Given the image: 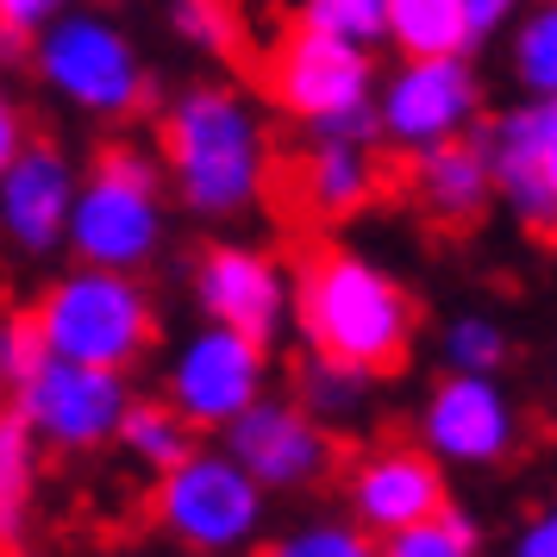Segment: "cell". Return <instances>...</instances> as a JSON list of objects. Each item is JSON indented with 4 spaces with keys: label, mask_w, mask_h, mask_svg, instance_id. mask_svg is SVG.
<instances>
[{
    "label": "cell",
    "mask_w": 557,
    "mask_h": 557,
    "mask_svg": "<svg viewBox=\"0 0 557 557\" xmlns=\"http://www.w3.org/2000/svg\"><path fill=\"white\" fill-rule=\"evenodd\" d=\"M163 182L195 220H245L270 195V126L245 88L188 82L157 126Z\"/></svg>",
    "instance_id": "1"
},
{
    "label": "cell",
    "mask_w": 557,
    "mask_h": 557,
    "mask_svg": "<svg viewBox=\"0 0 557 557\" xmlns=\"http://www.w3.org/2000/svg\"><path fill=\"white\" fill-rule=\"evenodd\" d=\"M295 326L307 351L345 357L370 376L401 370L413 345V301L382 263H370L351 245H320L295 270Z\"/></svg>",
    "instance_id": "2"
},
{
    "label": "cell",
    "mask_w": 557,
    "mask_h": 557,
    "mask_svg": "<svg viewBox=\"0 0 557 557\" xmlns=\"http://www.w3.org/2000/svg\"><path fill=\"white\" fill-rule=\"evenodd\" d=\"M163 163L145 145H101L95 170L76 182L70 201V232L63 251L76 263H107V270H145L163 251Z\"/></svg>",
    "instance_id": "3"
},
{
    "label": "cell",
    "mask_w": 557,
    "mask_h": 557,
    "mask_svg": "<svg viewBox=\"0 0 557 557\" xmlns=\"http://www.w3.org/2000/svg\"><path fill=\"white\" fill-rule=\"evenodd\" d=\"M32 320L51 357H76L101 370H132L157 345V307L138 270H107V263H70L63 276H51Z\"/></svg>",
    "instance_id": "4"
},
{
    "label": "cell",
    "mask_w": 557,
    "mask_h": 557,
    "mask_svg": "<svg viewBox=\"0 0 557 557\" xmlns=\"http://www.w3.org/2000/svg\"><path fill=\"white\" fill-rule=\"evenodd\" d=\"M263 95L282 120L313 138H357L376 145V57L332 32L295 26L263 63Z\"/></svg>",
    "instance_id": "5"
},
{
    "label": "cell",
    "mask_w": 557,
    "mask_h": 557,
    "mask_svg": "<svg viewBox=\"0 0 557 557\" xmlns=\"http://www.w3.org/2000/svg\"><path fill=\"white\" fill-rule=\"evenodd\" d=\"M32 63L57 101L88 120H126L151 101V70L132 45V32L95 7H63L32 38Z\"/></svg>",
    "instance_id": "6"
},
{
    "label": "cell",
    "mask_w": 557,
    "mask_h": 557,
    "mask_svg": "<svg viewBox=\"0 0 557 557\" xmlns=\"http://www.w3.org/2000/svg\"><path fill=\"white\" fill-rule=\"evenodd\" d=\"M263 507L270 495L251 482V470L220 445V451H195L176 457L170 470H157L151 488V520L157 532L201 557H226V552H251L263 532Z\"/></svg>",
    "instance_id": "7"
},
{
    "label": "cell",
    "mask_w": 557,
    "mask_h": 557,
    "mask_svg": "<svg viewBox=\"0 0 557 557\" xmlns=\"http://www.w3.org/2000/svg\"><path fill=\"white\" fill-rule=\"evenodd\" d=\"M482 120V76L470 51L451 57H401L388 76H376V138L395 151H426L445 138L476 132Z\"/></svg>",
    "instance_id": "8"
},
{
    "label": "cell",
    "mask_w": 557,
    "mask_h": 557,
    "mask_svg": "<svg viewBox=\"0 0 557 557\" xmlns=\"http://www.w3.org/2000/svg\"><path fill=\"white\" fill-rule=\"evenodd\" d=\"M7 401L26 413L38 445L51 451H101L126 420L132 382L126 370H101V363H76V357H45Z\"/></svg>",
    "instance_id": "9"
},
{
    "label": "cell",
    "mask_w": 557,
    "mask_h": 557,
    "mask_svg": "<svg viewBox=\"0 0 557 557\" xmlns=\"http://www.w3.org/2000/svg\"><path fill=\"white\" fill-rule=\"evenodd\" d=\"M488 157V182L495 201L532 232V238H557V101H520L476 120L470 132Z\"/></svg>",
    "instance_id": "10"
},
{
    "label": "cell",
    "mask_w": 557,
    "mask_h": 557,
    "mask_svg": "<svg viewBox=\"0 0 557 557\" xmlns=\"http://www.w3.org/2000/svg\"><path fill=\"white\" fill-rule=\"evenodd\" d=\"M263 382H270V357L257 338L232 326H201L188 332L170 357V370H163V395L195 420V432H220L226 420H238L245 407L263 395Z\"/></svg>",
    "instance_id": "11"
},
{
    "label": "cell",
    "mask_w": 557,
    "mask_h": 557,
    "mask_svg": "<svg viewBox=\"0 0 557 557\" xmlns=\"http://www.w3.org/2000/svg\"><path fill=\"white\" fill-rule=\"evenodd\" d=\"M226 451L251 470V482L263 495H301V488H320L338 463V445H332V426L313 420L295 395L276 401V395H257L238 420H226Z\"/></svg>",
    "instance_id": "12"
},
{
    "label": "cell",
    "mask_w": 557,
    "mask_h": 557,
    "mask_svg": "<svg viewBox=\"0 0 557 557\" xmlns=\"http://www.w3.org/2000/svg\"><path fill=\"white\" fill-rule=\"evenodd\" d=\"M188 288H195L201 320L245 332L257 345H270L295 313V276L282 270V257L263 251V245H238V238L207 245Z\"/></svg>",
    "instance_id": "13"
},
{
    "label": "cell",
    "mask_w": 557,
    "mask_h": 557,
    "mask_svg": "<svg viewBox=\"0 0 557 557\" xmlns=\"http://www.w3.org/2000/svg\"><path fill=\"white\" fill-rule=\"evenodd\" d=\"M520 438V413L502 395V382L482 370H451L438 376L420 413V445H426L445 470H488L502 463Z\"/></svg>",
    "instance_id": "14"
},
{
    "label": "cell",
    "mask_w": 557,
    "mask_h": 557,
    "mask_svg": "<svg viewBox=\"0 0 557 557\" xmlns=\"http://www.w3.org/2000/svg\"><path fill=\"white\" fill-rule=\"evenodd\" d=\"M438 507H445V463L426 445H370L345 470V513L376 539L420 527Z\"/></svg>",
    "instance_id": "15"
},
{
    "label": "cell",
    "mask_w": 557,
    "mask_h": 557,
    "mask_svg": "<svg viewBox=\"0 0 557 557\" xmlns=\"http://www.w3.org/2000/svg\"><path fill=\"white\" fill-rule=\"evenodd\" d=\"M76 163L51 138H26L13 163L0 170V238L20 257L63 251L70 232V201H76Z\"/></svg>",
    "instance_id": "16"
},
{
    "label": "cell",
    "mask_w": 557,
    "mask_h": 557,
    "mask_svg": "<svg viewBox=\"0 0 557 557\" xmlns=\"http://www.w3.org/2000/svg\"><path fill=\"white\" fill-rule=\"evenodd\" d=\"M407 195L426 213L432 226H476L482 213L495 207V182H488V157L482 145L463 132V138H445V145H426V151H407Z\"/></svg>",
    "instance_id": "17"
},
{
    "label": "cell",
    "mask_w": 557,
    "mask_h": 557,
    "mask_svg": "<svg viewBox=\"0 0 557 557\" xmlns=\"http://www.w3.org/2000/svg\"><path fill=\"white\" fill-rule=\"evenodd\" d=\"M288 188H295V207L320 226H338L382 195V163L370 145L357 138H313L295 170H288Z\"/></svg>",
    "instance_id": "18"
},
{
    "label": "cell",
    "mask_w": 557,
    "mask_h": 557,
    "mask_svg": "<svg viewBox=\"0 0 557 557\" xmlns=\"http://www.w3.org/2000/svg\"><path fill=\"white\" fill-rule=\"evenodd\" d=\"M38 463L45 445L26 426V413L7 401L0 407V552H20L32 539V513H38Z\"/></svg>",
    "instance_id": "19"
},
{
    "label": "cell",
    "mask_w": 557,
    "mask_h": 557,
    "mask_svg": "<svg viewBox=\"0 0 557 557\" xmlns=\"http://www.w3.org/2000/svg\"><path fill=\"white\" fill-rule=\"evenodd\" d=\"M113 445L138 463V470H170L176 457L195 451V420L182 413L170 395H157V401H138L132 395L126 401V420H120V432H113Z\"/></svg>",
    "instance_id": "20"
},
{
    "label": "cell",
    "mask_w": 557,
    "mask_h": 557,
    "mask_svg": "<svg viewBox=\"0 0 557 557\" xmlns=\"http://www.w3.org/2000/svg\"><path fill=\"white\" fill-rule=\"evenodd\" d=\"M376 395V376L370 370H357L345 357H326V351H307L295 363V401L313 413V420H326V426H351L357 413L370 407Z\"/></svg>",
    "instance_id": "21"
},
{
    "label": "cell",
    "mask_w": 557,
    "mask_h": 557,
    "mask_svg": "<svg viewBox=\"0 0 557 557\" xmlns=\"http://www.w3.org/2000/svg\"><path fill=\"white\" fill-rule=\"evenodd\" d=\"M388 45L401 57H451L470 51L463 0H388Z\"/></svg>",
    "instance_id": "22"
},
{
    "label": "cell",
    "mask_w": 557,
    "mask_h": 557,
    "mask_svg": "<svg viewBox=\"0 0 557 557\" xmlns=\"http://www.w3.org/2000/svg\"><path fill=\"white\" fill-rule=\"evenodd\" d=\"M507 70H513L527 101H557V0L520 7L513 45H507Z\"/></svg>",
    "instance_id": "23"
},
{
    "label": "cell",
    "mask_w": 557,
    "mask_h": 557,
    "mask_svg": "<svg viewBox=\"0 0 557 557\" xmlns=\"http://www.w3.org/2000/svg\"><path fill=\"white\" fill-rule=\"evenodd\" d=\"M376 557H482V527L463 513V507H438L420 527H401L376 539Z\"/></svg>",
    "instance_id": "24"
},
{
    "label": "cell",
    "mask_w": 557,
    "mask_h": 557,
    "mask_svg": "<svg viewBox=\"0 0 557 557\" xmlns=\"http://www.w3.org/2000/svg\"><path fill=\"white\" fill-rule=\"evenodd\" d=\"M170 32L201 57H238L245 20L232 0H170Z\"/></svg>",
    "instance_id": "25"
},
{
    "label": "cell",
    "mask_w": 557,
    "mask_h": 557,
    "mask_svg": "<svg viewBox=\"0 0 557 557\" xmlns=\"http://www.w3.org/2000/svg\"><path fill=\"white\" fill-rule=\"evenodd\" d=\"M263 557H376V532H363L351 513L345 520H301L282 539H270Z\"/></svg>",
    "instance_id": "26"
},
{
    "label": "cell",
    "mask_w": 557,
    "mask_h": 557,
    "mask_svg": "<svg viewBox=\"0 0 557 557\" xmlns=\"http://www.w3.org/2000/svg\"><path fill=\"white\" fill-rule=\"evenodd\" d=\"M295 26H313V32H332L345 45H382L388 32V0H301Z\"/></svg>",
    "instance_id": "27"
},
{
    "label": "cell",
    "mask_w": 557,
    "mask_h": 557,
    "mask_svg": "<svg viewBox=\"0 0 557 557\" xmlns=\"http://www.w3.org/2000/svg\"><path fill=\"white\" fill-rule=\"evenodd\" d=\"M445 363L451 370H482V376H495L507 363V332L488 320V313H457L451 326H445Z\"/></svg>",
    "instance_id": "28"
},
{
    "label": "cell",
    "mask_w": 557,
    "mask_h": 557,
    "mask_svg": "<svg viewBox=\"0 0 557 557\" xmlns=\"http://www.w3.org/2000/svg\"><path fill=\"white\" fill-rule=\"evenodd\" d=\"M45 357L51 351H45V332H38L32 313H7V320H0V382H7V395H13Z\"/></svg>",
    "instance_id": "29"
},
{
    "label": "cell",
    "mask_w": 557,
    "mask_h": 557,
    "mask_svg": "<svg viewBox=\"0 0 557 557\" xmlns=\"http://www.w3.org/2000/svg\"><path fill=\"white\" fill-rule=\"evenodd\" d=\"M63 7H76V0H0V57L32 51V38L51 26Z\"/></svg>",
    "instance_id": "30"
},
{
    "label": "cell",
    "mask_w": 557,
    "mask_h": 557,
    "mask_svg": "<svg viewBox=\"0 0 557 557\" xmlns=\"http://www.w3.org/2000/svg\"><path fill=\"white\" fill-rule=\"evenodd\" d=\"M502 557H557V502L539 507V513H527V520L513 527V539H507Z\"/></svg>",
    "instance_id": "31"
},
{
    "label": "cell",
    "mask_w": 557,
    "mask_h": 557,
    "mask_svg": "<svg viewBox=\"0 0 557 557\" xmlns=\"http://www.w3.org/2000/svg\"><path fill=\"white\" fill-rule=\"evenodd\" d=\"M520 7H527V0H463V26H470V45H482V38L507 32L513 20H520Z\"/></svg>",
    "instance_id": "32"
},
{
    "label": "cell",
    "mask_w": 557,
    "mask_h": 557,
    "mask_svg": "<svg viewBox=\"0 0 557 557\" xmlns=\"http://www.w3.org/2000/svg\"><path fill=\"white\" fill-rule=\"evenodd\" d=\"M26 138H32V126H26V107H20L13 95H7V88H0V170L13 163V151H20Z\"/></svg>",
    "instance_id": "33"
},
{
    "label": "cell",
    "mask_w": 557,
    "mask_h": 557,
    "mask_svg": "<svg viewBox=\"0 0 557 557\" xmlns=\"http://www.w3.org/2000/svg\"><path fill=\"white\" fill-rule=\"evenodd\" d=\"M0 407H7V382H0Z\"/></svg>",
    "instance_id": "34"
},
{
    "label": "cell",
    "mask_w": 557,
    "mask_h": 557,
    "mask_svg": "<svg viewBox=\"0 0 557 557\" xmlns=\"http://www.w3.org/2000/svg\"><path fill=\"white\" fill-rule=\"evenodd\" d=\"M0 557H26V552H0Z\"/></svg>",
    "instance_id": "35"
}]
</instances>
